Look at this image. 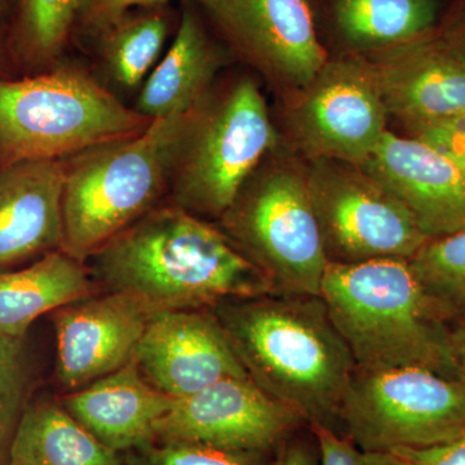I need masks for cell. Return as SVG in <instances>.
<instances>
[{
	"mask_svg": "<svg viewBox=\"0 0 465 465\" xmlns=\"http://www.w3.org/2000/svg\"><path fill=\"white\" fill-rule=\"evenodd\" d=\"M18 2H20V0H18ZM15 3H16V0H0V20L11 11Z\"/></svg>",
	"mask_w": 465,
	"mask_h": 465,
	"instance_id": "e575fe53",
	"label": "cell"
},
{
	"mask_svg": "<svg viewBox=\"0 0 465 465\" xmlns=\"http://www.w3.org/2000/svg\"><path fill=\"white\" fill-rule=\"evenodd\" d=\"M155 314L139 299L114 291L56 309V375L61 387L81 390L127 365Z\"/></svg>",
	"mask_w": 465,
	"mask_h": 465,
	"instance_id": "5bb4252c",
	"label": "cell"
},
{
	"mask_svg": "<svg viewBox=\"0 0 465 465\" xmlns=\"http://www.w3.org/2000/svg\"><path fill=\"white\" fill-rule=\"evenodd\" d=\"M103 30L101 63L106 74L124 90L143 85L154 69L170 32L166 14L124 15Z\"/></svg>",
	"mask_w": 465,
	"mask_h": 465,
	"instance_id": "603a6c76",
	"label": "cell"
},
{
	"mask_svg": "<svg viewBox=\"0 0 465 465\" xmlns=\"http://www.w3.org/2000/svg\"><path fill=\"white\" fill-rule=\"evenodd\" d=\"M226 39L272 84L293 94L327 63L308 0H204Z\"/></svg>",
	"mask_w": 465,
	"mask_h": 465,
	"instance_id": "7c38bea8",
	"label": "cell"
},
{
	"mask_svg": "<svg viewBox=\"0 0 465 465\" xmlns=\"http://www.w3.org/2000/svg\"><path fill=\"white\" fill-rule=\"evenodd\" d=\"M247 374L311 424L336 430L356 371L321 296L268 293L211 308Z\"/></svg>",
	"mask_w": 465,
	"mask_h": 465,
	"instance_id": "7a4b0ae2",
	"label": "cell"
},
{
	"mask_svg": "<svg viewBox=\"0 0 465 465\" xmlns=\"http://www.w3.org/2000/svg\"><path fill=\"white\" fill-rule=\"evenodd\" d=\"M450 347L459 381L465 384V317L450 323Z\"/></svg>",
	"mask_w": 465,
	"mask_h": 465,
	"instance_id": "d6a6232c",
	"label": "cell"
},
{
	"mask_svg": "<svg viewBox=\"0 0 465 465\" xmlns=\"http://www.w3.org/2000/svg\"><path fill=\"white\" fill-rule=\"evenodd\" d=\"M8 67V57L7 51H5V45H3L2 38H0V74L5 72Z\"/></svg>",
	"mask_w": 465,
	"mask_h": 465,
	"instance_id": "836d02e7",
	"label": "cell"
},
{
	"mask_svg": "<svg viewBox=\"0 0 465 465\" xmlns=\"http://www.w3.org/2000/svg\"><path fill=\"white\" fill-rule=\"evenodd\" d=\"M170 0H84L81 21L97 29H105L110 24L124 17L131 7H155ZM203 3L204 0H191Z\"/></svg>",
	"mask_w": 465,
	"mask_h": 465,
	"instance_id": "f546056e",
	"label": "cell"
},
{
	"mask_svg": "<svg viewBox=\"0 0 465 465\" xmlns=\"http://www.w3.org/2000/svg\"><path fill=\"white\" fill-rule=\"evenodd\" d=\"M307 177L329 262L410 260L430 241L409 210L358 164L309 159Z\"/></svg>",
	"mask_w": 465,
	"mask_h": 465,
	"instance_id": "9c48e42d",
	"label": "cell"
},
{
	"mask_svg": "<svg viewBox=\"0 0 465 465\" xmlns=\"http://www.w3.org/2000/svg\"><path fill=\"white\" fill-rule=\"evenodd\" d=\"M99 292L85 262L64 250L25 269L0 272V333L24 339L36 318Z\"/></svg>",
	"mask_w": 465,
	"mask_h": 465,
	"instance_id": "ffe728a7",
	"label": "cell"
},
{
	"mask_svg": "<svg viewBox=\"0 0 465 465\" xmlns=\"http://www.w3.org/2000/svg\"><path fill=\"white\" fill-rule=\"evenodd\" d=\"M7 465H124L61 403H29L12 440Z\"/></svg>",
	"mask_w": 465,
	"mask_h": 465,
	"instance_id": "44dd1931",
	"label": "cell"
},
{
	"mask_svg": "<svg viewBox=\"0 0 465 465\" xmlns=\"http://www.w3.org/2000/svg\"><path fill=\"white\" fill-rule=\"evenodd\" d=\"M84 262L100 289L128 293L154 313L275 293L222 229L170 202L153 208Z\"/></svg>",
	"mask_w": 465,
	"mask_h": 465,
	"instance_id": "6da1fadb",
	"label": "cell"
},
{
	"mask_svg": "<svg viewBox=\"0 0 465 465\" xmlns=\"http://www.w3.org/2000/svg\"><path fill=\"white\" fill-rule=\"evenodd\" d=\"M224 56L192 11H185L170 50L142 85L134 110L153 119L183 115L213 88Z\"/></svg>",
	"mask_w": 465,
	"mask_h": 465,
	"instance_id": "d6986e66",
	"label": "cell"
},
{
	"mask_svg": "<svg viewBox=\"0 0 465 465\" xmlns=\"http://www.w3.org/2000/svg\"><path fill=\"white\" fill-rule=\"evenodd\" d=\"M84 0H20L12 50L30 67H50L60 56Z\"/></svg>",
	"mask_w": 465,
	"mask_h": 465,
	"instance_id": "cb8c5ba5",
	"label": "cell"
},
{
	"mask_svg": "<svg viewBox=\"0 0 465 465\" xmlns=\"http://www.w3.org/2000/svg\"><path fill=\"white\" fill-rule=\"evenodd\" d=\"M320 296L360 369L423 367L459 379L450 323L409 260L329 262Z\"/></svg>",
	"mask_w": 465,
	"mask_h": 465,
	"instance_id": "3957f363",
	"label": "cell"
},
{
	"mask_svg": "<svg viewBox=\"0 0 465 465\" xmlns=\"http://www.w3.org/2000/svg\"><path fill=\"white\" fill-rule=\"evenodd\" d=\"M409 264L449 323L465 317V231L428 241Z\"/></svg>",
	"mask_w": 465,
	"mask_h": 465,
	"instance_id": "d4e9b609",
	"label": "cell"
},
{
	"mask_svg": "<svg viewBox=\"0 0 465 465\" xmlns=\"http://www.w3.org/2000/svg\"><path fill=\"white\" fill-rule=\"evenodd\" d=\"M360 166L409 210L430 240L465 231V173L427 143L387 131Z\"/></svg>",
	"mask_w": 465,
	"mask_h": 465,
	"instance_id": "2e32d148",
	"label": "cell"
},
{
	"mask_svg": "<svg viewBox=\"0 0 465 465\" xmlns=\"http://www.w3.org/2000/svg\"><path fill=\"white\" fill-rule=\"evenodd\" d=\"M278 137L258 84L241 76L186 113L174 148L170 203L220 219Z\"/></svg>",
	"mask_w": 465,
	"mask_h": 465,
	"instance_id": "8992f818",
	"label": "cell"
},
{
	"mask_svg": "<svg viewBox=\"0 0 465 465\" xmlns=\"http://www.w3.org/2000/svg\"><path fill=\"white\" fill-rule=\"evenodd\" d=\"M30 372L24 339L0 333V465H7L12 440L25 411Z\"/></svg>",
	"mask_w": 465,
	"mask_h": 465,
	"instance_id": "484cf974",
	"label": "cell"
},
{
	"mask_svg": "<svg viewBox=\"0 0 465 465\" xmlns=\"http://www.w3.org/2000/svg\"><path fill=\"white\" fill-rule=\"evenodd\" d=\"M134 360L145 381L174 400L223 379L250 378L213 309L155 314Z\"/></svg>",
	"mask_w": 465,
	"mask_h": 465,
	"instance_id": "4fadbf2b",
	"label": "cell"
},
{
	"mask_svg": "<svg viewBox=\"0 0 465 465\" xmlns=\"http://www.w3.org/2000/svg\"><path fill=\"white\" fill-rule=\"evenodd\" d=\"M152 122L81 67L54 65L16 81L0 79V167L63 161L137 136Z\"/></svg>",
	"mask_w": 465,
	"mask_h": 465,
	"instance_id": "5b68a950",
	"label": "cell"
},
{
	"mask_svg": "<svg viewBox=\"0 0 465 465\" xmlns=\"http://www.w3.org/2000/svg\"><path fill=\"white\" fill-rule=\"evenodd\" d=\"M60 403L119 454L155 442V425L170 411L174 399L146 381L134 358L112 374L65 394Z\"/></svg>",
	"mask_w": 465,
	"mask_h": 465,
	"instance_id": "ac0fdd59",
	"label": "cell"
},
{
	"mask_svg": "<svg viewBox=\"0 0 465 465\" xmlns=\"http://www.w3.org/2000/svg\"><path fill=\"white\" fill-rule=\"evenodd\" d=\"M273 465H320V454L313 434L312 439L299 436L298 432L292 434L278 448Z\"/></svg>",
	"mask_w": 465,
	"mask_h": 465,
	"instance_id": "1f68e13d",
	"label": "cell"
},
{
	"mask_svg": "<svg viewBox=\"0 0 465 465\" xmlns=\"http://www.w3.org/2000/svg\"><path fill=\"white\" fill-rule=\"evenodd\" d=\"M391 452L405 465H465V432L432 448L399 449Z\"/></svg>",
	"mask_w": 465,
	"mask_h": 465,
	"instance_id": "4dcf8cb0",
	"label": "cell"
},
{
	"mask_svg": "<svg viewBox=\"0 0 465 465\" xmlns=\"http://www.w3.org/2000/svg\"><path fill=\"white\" fill-rule=\"evenodd\" d=\"M366 58L388 115L410 133L465 114V56L430 32Z\"/></svg>",
	"mask_w": 465,
	"mask_h": 465,
	"instance_id": "9a60e30c",
	"label": "cell"
},
{
	"mask_svg": "<svg viewBox=\"0 0 465 465\" xmlns=\"http://www.w3.org/2000/svg\"><path fill=\"white\" fill-rule=\"evenodd\" d=\"M185 115L155 119L137 136L65 159V252L85 262L161 204Z\"/></svg>",
	"mask_w": 465,
	"mask_h": 465,
	"instance_id": "277c9868",
	"label": "cell"
},
{
	"mask_svg": "<svg viewBox=\"0 0 465 465\" xmlns=\"http://www.w3.org/2000/svg\"><path fill=\"white\" fill-rule=\"evenodd\" d=\"M308 428L317 442L320 465H405L393 452L360 449L331 428L321 424H311Z\"/></svg>",
	"mask_w": 465,
	"mask_h": 465,
	"instance_id": "83f0119b",
	"label": "cell"
},
{
	"mask_svg": "<svg viewBox=\"0 0 465 465\" xmlns=\"http://www.w3.org/2000/svg\"><path fill=\"white\" fill-rule=\"evenodd\" d=\"M436 0H336L333 16L342 38L361 50L379 51L430 33Z\"/></svg>",
	"mask_w": 465,
	"mask_h": 465,
	"instance_id": "7402d4cb",
	"label": "cell"
},
{
	"mask_svg": "<svg viewBox=\"0 0 465 465\" xmlns=\"http://www.w3.org/2000/svg\"><path fill=\"white\" fill-rule=\"evenodd\" d=\"M304 425L302 416L252 379L229 378L174 400L155 425V442L262 454L280 448Z\"/></svg>",
	"mask_w": 465,
	"mask_h": 465,
	"instance_id": "8fae6325",
	"label": "cell"
},
{
	"mask_svg": "<svg viewBox=\"0 0 465 465\" xmlns=\"http://www.w3.org/2000/svg\"><path fill=\"white\" fill-rule=\"evenodd\" d=\"M65 159L0 167V268L63 250Z\"/></svg>",
	"mask_w": 465,
	"mask_h": 465,
	"instance_id": "e0dca14e",
	"label": "cell"
},
{
	"mask_svg": "<svg viewBox=\"0 0 465 465\" xmlns=\"http://www.w3.org/2000/svg\"><path fill=\"white\" fill-rule=\"evenodd\" d=\"M339 425L367 451L432 448L465 432V384L423 367H357Z\"/></svg>",
	"mask_w": 465,
	"mask_h": 465,
	"instance_id": "ba28073f",
	"label": "cell"
},
{
	"mask_svg": "<svg viewBox=\"0 0 465 465\" xmlns=\"http://www.w3.org/2000/svg\"><path fill=\"white\" fill-rule=\"evenodd\" d=\"M277 146L220 217L222 231L266 275L275 293L320 296L329 259L307 167Z\"/></svg>",
	"mask_w": 465,
	"mask_h": 465,
	"instance_id": "52a82bcc",
	"label": "cell"
},
{
	"mask_svg": "<svg viewBox=\"0 0 465 465\" xmlns=\"http://www.w3.org/2000/svg\"><path fill=\"white\" fill-rule=\"evenodd\" d=\"M293 139L309 159L362 164L387 133L388 113L366 57L327 60L296 92Z\"/></svg>",
	"mask_w": 465,
	"mask_h": 465,
	"instance_id": "30bf717a",
	"label": "cell"
},
{
	"mask_svg": "<svg viewBox=\"0 0 465 465\" xmlns=\"http://www.w3.org/2000/svg\"><path fill=\"white\" fill-rule=\"evenodd\" d=\"M260 454L225 451L194 443H161L137 449L128 465H260Z\"/></svg>",
	"mask_w": 465,
	"mask_h": 465,
	"instance_id": "4316f807",
	"label": "cell"
},
{
	"mask_svg": "<svg viewBox=\"0 0 465 465\" xmlns=\"http://www.w3.org/2000/svg\"><path fill=\"white\" fill-rule=\"evenodd\" d=\"M412 137L427 143L465 173V114L416 131Z\"/></svg>",
	"mask_w": 465,
	"mask_h": 465,
	"instance_id": "f1b7e54d",
	"label": "cell"
}]
</instances>
